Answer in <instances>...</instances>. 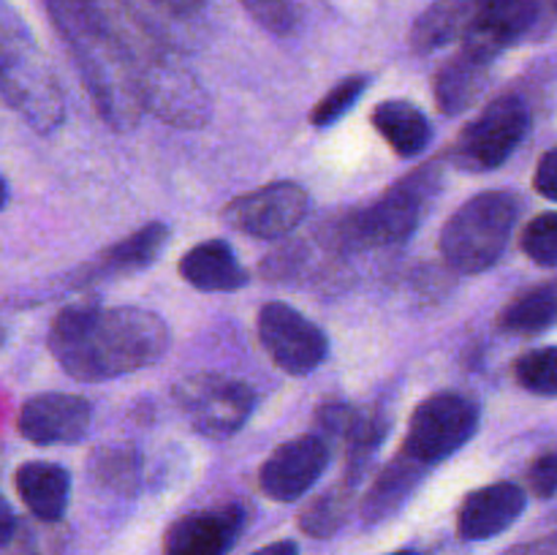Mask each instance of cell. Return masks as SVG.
I'll return each instance as SVG.
<instances>
[{
  "instance_id": "obj_2",
  "label": "cell",
  "mask_w": 557,
  "mask_h": 555,
  "mask_svg": "<svg viewBox=\"0 0 557 555\" xmlns=\"http://www.w3.org/2000/svg\"><path fill=\"white\" fill-rule=\"evenodd\" d=\"M54 30L69 47L82 85L103 123L128 131L139 123V58L101 0H44Z\"/></svg>"
},
{
  "instance_id": "obj_5",
  "label": "cell",
  "mask_w": 557,
  "mask_h": 555,
  "mask_svg": "<svg viewBox=\"0 0 557 555\" xmlns=\"http://www.w3.org/2000/svg\"><path fill=\"white\" fill-rule=\"evenodd\" d=\"M441 188V169L435 163L417 169L397 180L368 210L348 218L343 226V243L351 248H386L411 237L428 215Z\"/></svg>"
},
{
  "instance_id": "obj_16",
  "label": "cell",
  "mask_w": 557,
  "mask_h": 555,
  "mask_svg": "<svg viewBox=\"0 0 557 555\" xmlns=\"http://www.w3.org/2000/svg\"><path fill=\"white\" fill-rule=\"evenodd\" d=\"M528 495L515 482H495L468 493L457 511V531L468 542H487L509 531L525 511Z\"/></svg>"
},
{
  "instance_id": "obj_37",
  "label": "cell",
  "mask_w": 557,
  "mask_h": 555,
  "mask_svg": "<svg viewBox=\"0 0 557 555\" xmlns=\"http://www.w3.org/2000/svg\"><path fill=\"white\" fill-rule=\"evenodd\" d=\"M392 555H417V553H411V550H397V553H392Z\"/></svg>"
},
{
  "instance_id": "obj_7",
  "label": "cell",
  "mask_w": 557,
  "mask_h": 555,
  "mask_svg": "<svg viewBox=\"0 0 557 555\" xmlns=\"http://www.w3.org/2000/svg\"><path fill=\"white\" fill-rule=\"evenodd\" d=\"M174 400L194 430L215 441L239 433L256 406L253 390L245 381L221 373L188 375L174 386Z\"/></svg>"
},
{
  "instance_id": "obj_35",
  "label": "cell",
  "mask_w": 557,
  "mask_h": 555,
  "mask_svg": "<svg viewBox=\"0 0 557 555\" xmlns=\"http://www.w3.org/2000/svg\"><path fill=\"white\" fill-rule=\"evenodd\" d=\"M250 555H299V547H297V542L281 539V542L264 544V547L256 550V553H250Z\"/></svg>"
},
{
  "instance_id": "obj_25",
  "label": "cell",
  "mask_w": 557,
  "mask_h": 555,
  "mask_svg": "<svg viewBox=\"0 0 557 555\" xmlns=\"http://www.w3.org/2000/svg\"><path fill=\"white\" fill-rule=\"evenodd\" d=\"M359 477L346 473L343 482H337L335 488H330L326 493H321L319 498L310 501L308 506L299 515V528H302L308 536L313 539H326L343 526L348 509H351L354 501V488H357Z\"/></svg>"
},
{
  "instance_id": "obj_30",
  "label": "cell",
  "mask_w": 557,
  "mask_h": 555,
  "mask_svg": "<svg viewBox=\"0 0 557 555\" xmlns=\"http://www.w3.org/2000/svg\"><path fill=\"white\" fill-rule=\"evenodd\" d=\"M0 555H36L33 533L16 520L3 495H0Z\"/></svg>"
},
{
  "instance_id": "obj_14",
  "label": "cell",
  "mask_w": 557,
  "mask_h": 555,
  "mask_svg": "<svg viewBox=\"0 0 557 555\" xmlns=\"http://www.w3.org/2000/svg\"><path fill=\"white\" fill-rule=\"evenodd\" d=\"M245 511L237 504L183 515L163 536V555H228L243 531Z\"/></svg>"
},
{
  "instance_id": "obj_32",
  "label": "cell",
  "mask_w": 557,
  "mask_h": 555,
  "mask_svg": "<svg viewBox=\"0 0 557 555\" xmlns=\"http://www.w3.org/2000/svg\"><path fill=\"white\" fill-rule=\"evenodd\" d=\"M533 188L544 196V199L557 201V147L547 150L539 161L536 174H533Z\"/></svg>"
},
{
  "instance_id": "obj_9",
  "label": "cell",
  "mask_w": 557,
  "mask_h": 555,
  "mask_svg": "<svg viewBox=\"0 0 557 555\" xmlns=\"http://www.w3.org/2000/svg\"><path fill=\"white\" fill-rule=\"evenodd\" d=\"M139 96L141 107L177 128H201L210 120V96L194 71L172 54L156 52L139 60Z\"/></svg>"
},
{
  "instance_id": "obj_11",
  "label": "cell",
  "mask_w": 557,
  "mask_h": 555,
  "mask_svg": "<svg viewBox=\"0 0 557 555\" xmlns=\"http://www.w3.org/2000/svg\"><path fill=\"white\" fill-rule=\"evenodd\" d=\"M259 337L272 362L292 375H308L330 354L324 330L286 303H267L259 313Z\"/></svg>"
},
{
  "instance_id": "obj_34",
  "label": "cell",
  "mask_w": 557,
  "mask_h": 555,
  "mask_svg": "<svg viewBox=\"0 0 557 555\" xmlns=\"http://www.w3.org/2000/svg\"><path fill=\"white\" fill-rule=\"evenodd\" d=\"M504 555H557V533H553V536L536 539V542L517 544V547L506 550Z\"/></svg>"
},
{
  "instance_id": "obj_8",
  "label": "cell",
  "mask_w": 557,
  "mask_h": 555,
  "mask_svg": "<svg viewBox=\"0 0 557 555\" xmlns=\"http://www.w3.org/2000/svg\"><path fill=\"white\" fill-rule=\"evenodd\" d=\"M531 112L520 96H500L462 128L455 141V163L466 172H490L504 166L525 139Z\"/></svg>"
},
{
  "instance_id": "obj_31",
  "label": "cell",
  "mask_w": 557,
  "mask_h": 555,
  "mask_svg": "<svg viewBox=\"0 0 557 555\" xmlns=\"http://www.w3.org/2000/svg\"><path fill=\"white\" fill-rule=\"evenodd\" d=\"M528 484L539 498H553L557 493V446L542 452L528 468Z\"/></svg>"
},
{
  "instance_id": "obj_13",
  "label": "cell",
  "mask_w": 557,
  "mask_h": 555,
  "mask_svg": "<svg viewBox=\"0 0 557 555\" xmlns=\"http://www.w3.org/2000/svg\"><path fill=\"white\" fill-rule=\"evenodd\" d=\"M90 419L92 408L82 395L44 392V395L25 400L16 428H20L22 439L36 446L76 444V441L85 439Z\"/></svg>"
},
{
  "instance_id": "obj_4",
  "label": "cell",
  "mask_w": 557,
  "mask_h": 555,
  "mask_svg": "<svg viewBox=\"0 0 557 555\" xmlns=\"http://www.w3.org/2000/svg\"><path fill=\"white\" fill-rule=\"evenodd\" d=\"M517 215L520 199L509 190H484L473 196L441 229V256L462 275L490 270L504 256Z\"/></svg>"
},
{
  "instance_id": "obj_29",
  "label": "cell",
  "mask_w": 557,
  "mask_h": 555,
  "mask_svg": "<svg viewBox=\"0 0 557 555\" xmlns=\"http://www.w3.org/2000/svg\"><path fill=\"white\" fill-rule=\"evenodd\" d=\"M522 250L539 267H557V212H542L525 226Z\"/></svg>"
},
{
  "instance_id": "obj_23",
  "label": "cell",
  "mask_w": 557,
  "mask_h": 555,
  "mask_svg": "<svg viewBox=\"0 0 557 555\" xmlns=\"http://www.w3.org/2000/svg\"><path fill=\"white\" fill-rule=\"evenodd\" d=\"M490 63L460 52L435 74V101L444 114H460L482 96Z\"/></svg>"
},
{
  "instance_id": "obj_28",
  "label": "cell",
  "mask_w": 557,
  "mask_h": 555,
  "mask_svg": "<svg viewBox=\"0 0 557 555\" xmlns=\"http://www.w3.org/2000/svg\"><path fill=\"white\" fill-rule=\"evenodd\" d=\"M368 85L370 79L362 74L341 79L319 103H315V109L310 112V123H313L315 128H330V125H335L337 120L346 118V114L357 107V101L364 96Z\"/></svg>"
},
{
  "instance_id": "obj_17",
  "label": "cell",
  "mask_w": 557,
  "mask_h": 555,
  "mask_svg": "<svg viewBox=\"0 0 557 555\" xmlns=\"http://www.w3.org/2000/svg\"><path fill=\"white\" fill-rule=\"evenodd\" d=\"M180 275L199 292H237L248 283V270L226 239H207L194 245L180 259Z\"/></svg>"
},
{
  "instance_id": "obj_22",
  "label": "cell",
  "mask_w": 557,
  "mask_h": 555,
  "mask_svg": "<svg viewBox=\"0 0 557 555\" xmlns=\"http://www.w3.org/2000/svg\"><path fill=\"white\" fill-rule=\"evenodd\" d=\"M169 243L166 223H147L139 232L128 234L120 243L109 245L107 250L98 254V261L90 267L92 278L107 275H131V272L147 270L152 261L161 256V250Z\"/></svg>"
},
{
  "instance_id": "obj_20",
  "label": "cell",
  "mask_w": 557,
  "mask_h": 555,
  "mask_svg": "<svg viewBox=\"0 0 557 555\" xmlns=\"http://www.w3.org/2000/svg\"><path fill=\"white\" fill-rule=\"evenodd\" d=\"M428 466L419 460H413L411 455L400 452L384 471L379 473V479L373 482V488L368 490L362 501V517L364 522L375 526V522H384L386 517L395 515L411 493L417 490V484L422 482Z\"/></svg>"
},
{
  "instance_id": "obj_19",
  "label": "cell",
  "mask_w": 557,
  "mask_h": 555,
  "mask_svg": "<svg viewBox=\"0 0 557 555\" xmlns=\"http://www.w3.org/2000/svg\"><path fill=\"white\" fill-rule=\"evenodd\" d=\"M487 0H435L411 27L413 52L430 54L446 44L466 38Z\"/></svg>"
},
{
  "instance_id": "obj_21",
  "label": "cell",
  "mask_w": 557,
  "mask_h": 555,
  "mask_svg": "<svg viewBox=\"0 0 557 555\" xmlns=\"http://www.w3.org/2000/svg\"><path fill=\"white\" fill-rule=\"evenodd\" d=\"M373 125L400 158L419 156L433 139V125L428 114L417 103L400 101V98L381 101L373 109Z\"/></svg>"
},
{
  "instance_id": "obj_33",
  "label": "cell",
  "mask_w": 557,
  "mask_h": 555,
  "mask_svg": "<svg viewBox=\"0 0 557 555\" xmlns=\"http://www.w3.org/2000/svg\"><path fill=\"white\" fill-rule=\"evenodd\" d=\"M156 9L166 11L169 16H177V20H188V16H196L207 5V0H147Z\"/></svg>"
},
{
  "instance_id": "obj_27",
  "label": "cell",
  "mask_w": 557,
  "mask_h": 555,
  "mask_svg": "<svg viewBox=\"0 0 557 555\" xmlns=\"http://www.w3.org/2000/svg\"><path fill=\"white\" fill-rule=\"evenodd\" d=\"M515 379L533 395L557 397V346L522 354L515 362Z\"/></svg>"
},
{
  "instance_id": "obj_36",
  "label": "cell",
  "mask_w": 557,
  "mask_h": 555,
  "mask_svg": "<svg viewBox=\"0 0 557 555\" xmlns=\"http://www.w3.org/2000/svg\"><path fill=\"white\" fill-rule=\"evenodd\" d=\"M5 201H9V185H5V180L0 177V210L5 207Z\"/></svg>"
},
{
  "instance_id": "obj_18",
  "label": "cell",
  "mask_w": 557,
  "mask_h": 555,
  "mask_svg": "<svg viewBox=\"0 0 557 555\" xmlns=\"http://www.w3.org/2000/svg\"><path fill=\"white\" fill-rule=\"evenodd\" d=\"M14 488L33 517L58 522L69 509L71 473L58 462L33 460L16 468Z\"/></svg>"
},
{
  "instance_id": "obj_12",
  "label": "cell",
  "mask_w": 557,
  "mask_h": 555,
  "mask_svg": "<svg viewBox=\"0 0 557 555\" xmlns=\"http://www.w3.org/2000/svg\"><path fill=\"white\" fill-rule=\"evenodd\" d=\"M330 466V446L321 433H305L286 441L267 457L259 471L261 493L281 504L299 501Z\"/></svg>"
},
{
  "instance_id": "obj_15",
  "label": "cell",
  "mask_w": 557,
  "mask_h": 555,
  "mask_svg": "<svg viewBox=\"0 0 557 555\" xmlns=\"http://www.w3.org/2000/svg\"><path fill=\"white\" fill-rule=\"evenodd\" d=\"M539 20V0H487L468 36L462 52L493 63L504 49L522 41Z\"/></svg>"
},
{
  "instance_id": "obj_24",
  "label": "cell",
  "mask_w": 557,
  "mask_h": 555,
  "mask_svg": "<svg viewBox=\"0 0 557 555\" xmlns=\"http://www.w3.org/2000/svg\"><path fill=\"white\" fill-rule=\"evenodd\" d=\"M498 324L511 335H539L557 324V283L536 286L511 299L498 316Z\"/></svg>"
},
{
  "instance_id": "obj_3",
  "label": "cell",
  "mask_w": 557,
  "mask_h": 555,
  "mask_svg": "<svg viewBox=\"0 0 557 555\" xmlns=\"http://www.w3.org/2000/svg\"><path fill=\"white\" fill-rule=\"evenodd\" d=\"M0 92L38 134H52L65 118L63 90L14 5L0 0Z\"/></svg>"
},
{
  "instance_id": "obj_1",
  "label": "cell",
  "mask_w": 557,
  "mask_h": 555,
  "mask_svg": "<svg viewBox=\"0 0 557 555\" xmlns=\"http://www.w3.org/2000/svg\"><path fill=\"white\" fill-rule=\"evenodd\" d=\"M166 321L145 308L71 305L49 326V351L74 381L98 384L152 368L169 351Z\"/></svg>"
},
{
  "instance_id": "obj_6",
  "label": "cell",
  "mask_w": 557,
  "mask_h": 555,
  "mask_svg": "<svg viewBox=\"0 0 557 555\" xmlns=\"http://www.w3.org/2000/svg\"><path fill=\"white\" fill-rule=\"evenodd\" d=\"M479 430V406L457 392H438L419 403L408 422L403 449L424 466L446 460L460 452Z\"/></svg>"
},
{
  "instance_id": "obj_10",
  "label": "cell",
  "mask_w": 557,
  "mask_h": 555,
  "mask_svg": "<svg viewBox=\"0 0 557 555\" xmlns=\"http://www.w3.org/2000/svg\"><path fill=\"white\" fill-rule=\"evenodd\" d=\"M308 207V190L299 183L281 180V183L261 185V188L228 201L223 207V223L248 237L277 239L286 237L292 229L302 223Z\"/></svg>"
},
{
  "instance_id": "obj_26",
  "label": "cell",
  "mask_w": 557,
  "mask_h": 555,
  "mask_svg": "<svg viewBox=\"0 0 557 555\" xmlns=\"http://www.w3.org/2000/svg\"><path fill=\"white\" fill-rule=\"evenodd\" d=\"M90 473L103 488L131 495L139 488L141 460L131 446H107V449H98L92 455Z\"/></svg>"
}]
</instances>
